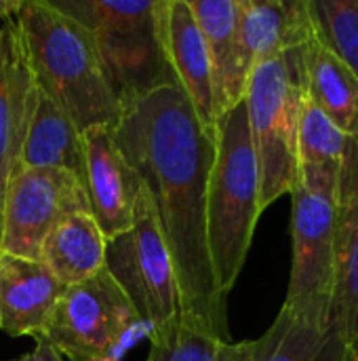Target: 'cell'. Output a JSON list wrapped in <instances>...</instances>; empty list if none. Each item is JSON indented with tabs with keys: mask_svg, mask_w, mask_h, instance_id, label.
<instances>
[{
	"mask_svg": "<svg viewBox=\"0 0 358 361\" xmlns=\"http://www.w3.org/2000/svg\"><path fill=\"white\" fill-rule=\"evenodd\" d=\"M118 148L139 176L173 258L181 317L228 341V298L217 290L207 247L211 137L179 85L160 87L122 108Z\"/></svg>",
	"mask_w": 358,
	"mask_h": 361,
	"instance_id": "obj_1",
	"label": "cell"
},
{
	"mask_svg": "<svg viewBox=\"0 0 358 361\" xmlns=\"http://www.w3.org/2000/svg\"><path fill=\"white\" fill-rule=\"evenodd\" d=\"M15 19L38 89L80 133L93 127L116 129L122 106L93 36L46 0H21Z\"/></svg>",
	"mask_w": 358,
	"mask_h": 361,
	"instance_id": "obj_2",
	"label": "cell"
},
{
	"mask_svg": "<svg viewBox=\"0 0 358 361\" xmlns=\"http://www.w3.org/2000/svg\"><path fill=\"white\" fill-rule=\"evenodd\" d=\"M260 214V165L241 99L217 121L207 188V247L217 290L226 298L245 267Z\"/></svg>",
	"mask_w": 358,
	"mask_h": 361,
	"instance_id": "obj_3",
	"label": "cell"
},
{
	"mask_svg": "<svg viewBox=\"0 0 358 361\" xmlns=\"http://www.w3.org/2000/svg\"><path fill=\"white\" fill-rule=\"evenodd\" d=\"M46 2L93 36L122 108L160 87L177 85L165 44L167 0Z\"/></svg>",
	"mask_w": 358,
	"mask_h": 361,
	"instance_id": "obj_4",
	"label": "cell"
},
{
	"mask_svg": "<svg viewBox=\"0 0 358 361\" xmlns=\"http://www.w3.org/2000/svg\"><path fill=\"white\" fill-rule=\"evenodd\" d=\"M306 47L257 63L247 80L243 99L260 165L262 212L298 182V133L308 97Z\"/></svg>",
	"mask_w": 358,
	"mask_h": 361,
	"instance_id": "obj_5",
	"label": "cell"
},
{
	"mask_svg": "<svg viewBox=\"0 0 358 361\" xmlns=\"http://www.w3.org/2000/svg\"><path fill=\"white\" fill-rule=\"evenodd\" d=\"M293 260L285 309L308 322L333 324L338 190L295 182L289 192Z\"/></svg>",
	"mask_w": 358,
	"mask_h": 361,
	"instance_id": "obj_6",
	"label": "cell"
},
{
	"mask_svg": "<svg viewBox=\"0 0 358 361\" xmlns=\"http://www.w3.org/2000/svg\"><path fill=\"white\" fill-rule=\"evenodd\" d=\"M106 271L152 332L181 315L173 258L143 184L135 201L133 226L106 245Z\"/></svg>",
	"mask_w": 358,
	"mask_h": 361,
	"instance_id": "obj_7",
	"label": "cell"
},
{
	"mask_svg": "<svg viewBox=\"0 0 358 361\" xmlns=\"http://www.w3.org/2000/svg\"><path fill=\"white\" fill-rule=\"evenodd\" d=\"M139 324L137 311L103 269L65 288L44 338L72 361H108Z\"/></svg>",
	"mask_w": 358,
	"mask_h": 361,
	"instance_id": "obj_8",
	"label": "cell"
},
{
	"mask_svg": "<svg viewBox=\"0 0 358 361\" xmlns=\"http://www.w3.org/2000/svg\"><path fill=\"white\" fill-rule=\"evenodd\" d=\"M74 214H91L87 188L63 169H19L2 201L0 252L40 260L49 233Z\"/></svg>",
	"mask_w": 358,
	"mask_h": 361,
	"instance_id": "obj_9",
	"label": "cell"
},
{
	"mask_svg": "<svg viewBox=\"0 0 358 361\" xmlns=\"http://www.w3.org/2000/svg\"><path fill=\"white\" fill-rule=\"evenodd\" d=\"M87 154V197L91 216L106 241L133 226L141 180L118 148L114 129L93 127L82 133Z\"/></svg>",
	"mask_w": 358,
	"mask_h": 361,
	"instance_id": "obj_10",
	"label": "cell"
},
{
	"mask_svg": "<svg viewBox=\"0 0 358 361\" xmlns=\"http://www.w3.org/2000/svg\"><path fill=\"white\" fill-rule=\"evenodd\" d=\"M34 80L15 13L0 21V214L8 182L19 171L21 148L36 108Z\"/></svg>",
	"mask_w": 358,
	"mask_h": 361,
	"instance_id": "obj_11",
	"label": "cell"
},
{
	"mask_svg": "<svg viewBox=\"0 0 358 361\" xmlns=\"http://www.w3.org/2000/svg\"><path fill=\"white\" fill-rule=\"evenodd\" d=\"M65 286L42 260L0 252V330L42 338Z\"/></svg>",
	"mask_w": 358,
	"mask_h": 361,
	"instance_id": "obj_12",
	"label": "cell"
},
{
	"mask_svg": "<svg viewBox=\"0 0 358 361\" xmlns=\"http://www.w3.org/2000/svg\"><path fill=\"white\" fill-rule=\"evenodd\" d=\"M333 319L358 351V137H348L338 182Z\"/></svg>",
	"mask_w": 358,
	"mask_h": 361,
	"instance_id": "obj_13",
	"label": "cell"
},
{
	"mask_svg": "<svg viewBox=\"0 0 358 361\" xmlns=\"http://www.w3.org/2000/svg\"><path fill=\"white\" fill-rule=\"evenodd\" d=\"M165 44L179 89L192 104L203 129L217 137V102L203 32L186 0H167Z\"/></svg>",
	"mask_w": 358,
	"mask_h": 361,
	"instance_id": "obj_14",
	"label": "cell"
},
{
	"mask_svg": "<svg viewBox=\"0 0 358 361\" xmlns=\"http://www.w3.org/2000/svg\"><path fill=\"white\" fill-rule=\"evenodd\" d=\"M241 57L247 76L251 70L287 51L314 40L308 0H238Z\"/></svg>",
	"mask_w": 358,
	"mask_h": 361,
	"instance_id": "obj_15",
	"label": "cell"
},
{
	"mask_svg": "<svg viewBox=\"0 0 358 361\" xmlns=\"http://www.w3.org/2000/svg\"><path fill=\"white\" fill-rule=\"evenodd\" d=\"M207 44L219 116L245 97L247 72L241 57L238 0H186Z\"/></svg>",
	"mask_w": 358,
	"mask_h": 361,
	"instance_id": "obj_16",
	"label": "cell"
},
{
	"mask_svg": "<svg viewBox=\"0 0 358 361\" xmlns=\"http://www.w3.org/2000/svg\"><path fill=\"white\" fill-rule=\"evenodd\" d=\"M19 169H63L76 176L78 182H87L82 133L76 129L72 118L40 89L21 148Z\"/></svg>",
	"mask_w": 358,
	"mask_h": 361,
	"instance_id": "obj_17",
	"label": "cell"
},
{
	"mask_svg": "<svg viewBox=\"0 0 358 361\" xmlns=\"http://www.w3.org/2000/svg\"><path fill=\"white\" fill-rule=\"evenodd\" d=\"M255 361H352V349L335 322L321 326L283 307L255 341Z\"/></svg>",
	"mask_w": 358,
	"mask_h": 361,
	"instance_id": "obj_18",
	"label": "cell"
},
{
	"mask_svg": "<svg viewBox=\"0 0 358 361\" xmlns=\"http://www.w3.org/2000/svg\"><path fill=\"white\" fill-rule=\"evenodd\" d=\"M106 237L91 214H74L42 243L40 260L65 286L82 283L106 269Z\"/></svg>",
	"mask_w": 358,
	"mask_h": 361,
	"instance_id": "obj_19",
	"label": "cell"
},
{
	"mask_svg": "<svg viewBox=\"0 0 358 361\" xmlns=\"http://www.w3.org/2000/svg\"><path fill=\"white\" fill-rule=\"evenodd\" d=\"M348 137V133L306 97L298 133V182L319 188H338Z\"/></svg>",
	"mask_w": 358,
	"mask_h": 361,
	"instance_id": "obj_20",
	"label": "cell"
},
{
	"mask_svg": "<svg viewBox=\"0 0 358 361\" xmlns=\"http://www.w3.org/2000/svg\"><path fill=\"white\" fill-rule=\"evenodd\" d=\"M308 97L350 137H358V78L317 40L306 47Z\"/></svg>",
	"mask_w": 358,
	"mask_h": 361,
	"instance_id": "obj_21",
	"label": "cell"
},
{
	"mask_svg": "<svg viewBox=\"0 0 358 361\" xmlns=\"http://www.w3.org/2000/svg\"><path fill=\"white\" fill-rule=\"evenodd\" d=\"M146 361H255V341L230 343L179 315L152 332Z\"/></svg>",
	"mask_w": 358,
	"mask_h": 361,
	"instance_id": "obj_22",
	"label": "cell"
},
{
	"mask_svg": "<svg viewBox=\"0 0 358 361\" xmlns=\"http://www.w3.org/2000/svg\"><path fill=\"white\" fill-rule=\"evenodd\" d=\"M314 40L358 78V0H308Z\"/></svg>",
	"mask_w": 358,
	"mask_h": 361,
	"instance_id": "obj_23",
	"label": "cell"
},
{
	"mask_svg": "<svg viewBox=\"0 0 358 361\" xmlns=\"http://www.w3.org/2000/svg\"><path fill=\"white\" fill-rule=\"evenodd\" d=\"M13 361H65L63 360V355L42 336V338H36V347H34V351H30L27 355H23V357H19V360H13Z\"/></svg>",
	"mask_w": 358,
	"mask_h": 361,
	"instance_id": "obj_24",
	"label": "cell"
},
{
	"mask_svg": "<svg viewBox=\"0 0 358 361\" xmlns=\"http://www.w3.org/2000/svg\"><path fill=\"white\" fill-rule=\"evenodd\" d=\"M21 0H0V21L8 15H13L19 8Z\"/></svg>",
	"mask_w": 358,
	"mask_h": 361,
	"instance_id": "obj_25",
	"label": "cell"
},
{
	"mask_svg": "<svg viewBox=\"0 0 358 361\" xmlns=\"http://www.w3.org/2000/svg\"><path fill=\"white\" fill-rule=\"evenodd\" d=\"M352 361H358V351L357 353H352Z\"/></svg>",
	"mask_w": 358,
	"mask_h": 361,
	"instance_id": "obj_26",
	"label": "cell"
}]
</instances>
